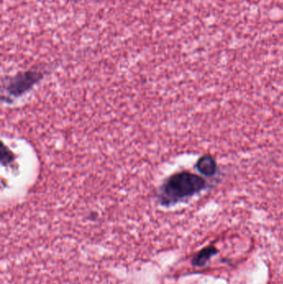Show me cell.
<instances>
[{
  "instance_id": "obj_2",
  "label": "cell",
  "mask_w": 283,
  "mask_h": 284,
  "mask_svg": "<svg viewBox=\"0 0 283 284\" xmlns=\"http://www.w3.org/2000/svg\"><path fill=\"white\" fill-rule=\"evenodd\" d=\"M42 76L39 71H28L18 74L9 79L5 86L6 101L20 97L21 95L32 88Z\"/></svg>"
},
{
  "instance_id": "obj_1",
  "label": "cell",
  "mask_w": 283,
  "mask_h": 284,
  "mask_svg": "<svg viewBox=\"0 0 283 284\" xmlns=\"http://www.w3.org/2000/svg\"><path fill=\"white\" fill-rule=\"evenodd\" d=\"M206 187V181L200 175L188 171L169 176L159 189V201L161 206H174L200 193Z\"/></svg>"
},
{
  "instance_id": "obj_4",
  "label": "cell",
  "mask_w": 283,
  "mask_h": 284,
  "mask_svg": "<svg viewBox=\"0 0 283 284\" xmlns=\"http://www.w3.org/2000/svg\"><path fill=\"white\" fill-rule=\"evenodd\" d=\"M217 254V249L214 246L205 247L201 249L192 259L193 266L205 267L210 259Z\"/></svg>"
},
{
  "instance_id": "obj_5",
  "label": "cell",
  "mask_w": 283,
  "mask_h": 284,
  "mask_svg": "<svg viewBox=\"0 0 283 284\" xmlns=\"http://www.w3.org/2000/svg\"><path fill=\"white\" fill-rule=\"evenodd\" d=\"M13 160V155H12V153L9 151V150H8V148H7V155H5L4 153L2 152V163L3 164H5V163L10 162Z\"/></svg>"
},
{
  "instance_id": "obj_3",
  "label": "cell",
  "mask_w": 283,
  "mask_h": 284,
  "mask_svg": "<svg viewBox=\"0 0 283 284\" xmlns=\"http://www.w3.org/2000/svg\"><path fill=\"white\" fill-rule=\"evenodd\" d=\"M196 167L202 175L205 176H212L217 170V165L214 158L211 155H205L198 160Z\"/></svg>"
}]
</instances>
